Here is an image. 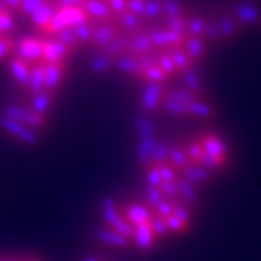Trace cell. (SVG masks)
<instances>
[{"label":"cell","instance_id":"obj_1","mask_svg":"<svg viewBox=\"0 0 261 261\" xmlns=\"http://www.w3.org/2000/svg\"><path fill=\"white\" fill-rule=\"evenodd\" d=\"M16 20L15 12L5 0H0V60L12 57L16 49Z\"/></svg>","mask_w":261,"mask_h":261},{"label":"cell","instance_id":"obj_2","mask_svg":"<svg viewBox=\"0 0 261 261\" xmlns=\"http://www.w3.org/2000/svg\"><path fill=\"white\" fill-rule=\"evenodd\" d=\"M241 28H257L261 27V9L255 3L248 0H238L229 6V12Z\"/></svg>","mask_w":261,"mask_h":261},{"label":"cell","instance_id":"obj_3","mask_svg":"<svg viewBox=\"0 0 261 261\" xmlns=\"http://www.w3.org/2000/svg\"><path fill=\"white\" fill-rule=\"evenodd\" d=\"M67 70L65 61H56V63H48L45 70V90L56 93L58 86L63 82V77Z\"/></svg>","mask_w":261,"mask_h":261},{"label":"cell","instance_id":"obj_4","mask_svg":"<svg viewBox=\"0 0 261 261\" xmlns=\"http://www.w3.org/2000/svg\"><path fill=\"white\" fill-rule=\"evenodd\" d=\"M215 22H216V25H218L219 31H221V35H222L224 42H229V41H232L233 38L237 37V35L240 34V31H241L240 23H238V22H237V20H235L229 13H228V12L221 13L218 18L215 19Z\"/></svg>","mask_w":261,"mask_h":261},{"label":"cell","instance_id":"obj_5","mask_svg":"<svg viewBox=\"0 0 261 261\" xmlns=\"http://www.w3.org/2000/svg\"><path fill=\"white\" fill-rule=\"evenodd\" d=\"M53 100H54V93L44 90L41 93L29 97V109L34 111L35 113H38L39 116H44L45 118L48 111L51 109Z\"/></svg>","mask_w":261,"mask_h":261},{"label":"cell","instance_id":"obj_6","mask_svg":"<svg viewBox=\"0 0 261 261\" xmlns=\"http://www.w3.org/2000/svg\"><path fill=\"white\" fill-rule=\"evenodd\" d=\"M102 219L106 228H112L121 219V205L113 199H105L102 203Z\"/></svg>","mask_w":261,"mask_h":261},{"label":"cell","instance_id":"obj_7","mask_svg":"<svg viewBox=\"0 0 261 261\" xmlns=\"http://www.w3.org/2000/svg\"><path fill=\"white\" fill-rule=\"evenodd\" d=\"M185 51L189 56V58L197 64L203 56H205V42H203V38H193L187 37L186 42H185Z\"/></svg>","mask_w":261,"mask_h":261},{"label":"cell","instance_id":"obj_8","mask_svg":"<svg viewBox=\"0 0 261 261\" xmlns=\"http://www.w3.org/2000/svg\"><path fill=\"white\" fill-rule=\"evenodd\" d=\"M97 238L102 241L103 244H108V245H112V247H116V248H128L129 247V243L125 240V238H122L121 235H118V233L112 231L111 228H102V229H99V232H97Z\"/></svg>","mask_w":261,"mask_h":261},{"label":"cell","instance_id":"obj_9","mask_svg":"<svg viewBox=\"0 0 261 261\" xmlns=\"http://www.w3.org/2000/svg\"><path fill=\"white\" fill-rule=\"evenodd\" d=\"M186 27H187V35H189V37H193V38L205 37L206 19L200 18V16L186 18Z\"/></svg>","mask_w":261,"mask_h":261},{"label":"cell","instance_id":"obj_10","mask_svg":"<svg viewBox=\"0 0 261 261\" xmlns=\"http://www.w3.org/2000/svg\"><path fill=\"white\" fill-rule=\"evenodd\" d=\"M23 125L31 128V129L39 130L42 129V128H45L47 119L44 116H39L34 111H31L29 108H25L23 109Z\"/></svg>","mask_w":261,"mask_h":261},{"label":"cell","instance_id":"obj_11","mask_svg":"<svg viewBox=\"0 0 261 261\" xmlns=\"http://www.w3.org/2000/svg\"><path fill=\"white\" fill-rule=\"evenodd\" d=\"M186 10L180 5L178 0H163V15L166 19L183 18L186 16Z\"/></svg>","mask_w":261,"mask_h":261},{"label":"cell","instance_id":"obj_12","mask_svg":"<svg viewBox=\"0 0 261 261\" xmlns=\"http://www.w3.org/2000/svg\"><path fill=\"white\" fill-rule=\"evenodd\" d=\"M0 128L5 130V132H8L10 137L18 138L19 135H20V132L25 128V125H22L18 121H13V119H10L8 116L2 115L0 116Z\"/></svg>","mask_w":261,"mask_h":261},{"label":"cell","instance_id":"obj_13","mask_svg":"<svg viewBox=\"0 0 261 261\" xmlns=\"http://www.w3.org/2000/svg\"><path fill=\"white\" fill-rule=\"evenodd\" d=\"M164 23H166V28L170 29V31H173V32H176L178 35H181V37L187 38V27H186V16H183V18H174V19H166L164 20Z\"/></svg>","mask_w":261,"mask_h":261},{"label":"cell","instance_id":"obj_14","mask_svg":"<svg viewBox=\"0 0 261 261\" xmlns=\"http://www.w3.org/2000/svg\"><path fill=\"white\" fill-rule=\"evenodd\" d=\"M205 39H207L209 42H216V44H219V42H224V39H222V35H221V31L218 28V25H216V22H215L214 19H209V20H206V29H205Z\"/></svg>","mask_w":261,"mask_h":261},{"label":"cell","instance_id":"obj_15","mask_svg":"<svg viewBox=\"0 0 261 261\" xmlns=\"http://www.w3.org/2000/svg\"><path fill=\"white\" fill-rule=\"evenodd\" d=\"M16 140L20 141V142H23V144H27V145H35L38 142V135L35 130L31 129L28 126H25Z\"/></svg>","mask_w":261,"mask_h":261},{"label":"cell","instance_id":"obj_16","mask_svg":"<svg viewBox=\"0 0 261 261\" xmlns=\"http://www.w3.org/2000/svg\"><path fill=\"white\" fill-rule=\"evenodd\" d=\"M84 261H100L99 258H96V257H87V258H84Z\"/></svg>","mask_w":261,"mask_h":261}]
</instances>
